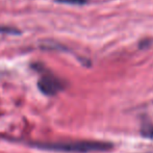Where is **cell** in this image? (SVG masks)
Returning <instances> with one entry per match:
<instances>
[{
	"label": "cell",
	"mask_w": 153,
	"mask_h": 153,
	"mask_svg": "<svg viewBox=\"0 0 153 153\" xmlns=\"http://www.w3.org/2000/svg\"><path fill=\"white\" fill-rule=\"evenodd\" d=\"M29 146L41 150L66 153L104 152L113 149V144L108 142L89 141V140H64V141H30Z\"/></svg>",
	"instance_id": "cell-1"
},
{
	"label": "cell",
	"mask_w": 153,
	"mask_h": 153,
	"mask_svg": "<svg viewBox=\"0 0 153 153\" xmlns=\"http://www.w3.org/2000/svg\"><path fill=\"white\" fill-rule=\"evenodd\" d=\"M38 89L46 96H54L65 89V82L53 73L46 71L42 73L38 81Z\"/></svg>",
	"instance_id": "cell-2"
},
{
	"label": "cell",
	"mask_w": 153,
	"mask_h": 153,
	"mask_svg": "<svg viewBox=\"0 0 153 153\" xmlns=\"http://www.w3.org/2000/svg\"><path fill=\"white\" fill-rule=\"evenodd\" d=\"M141 134L144 137L153 140V124L149 123V124H144L141 128Z\"/></svg>",
	"instance_id": "cell-3"
},
{
	"label": "cell",
	"mask_w": 153,
	"mask_h": 153,
	"mask_svg": "<svg viewBox=\"0 0 153 153\" xmlns=\"http://www.w3.org/2000/svg\"><path fill=\"white\" fill-rule=\"evenodd\" d=\"M0 33L4 34H20V30L10 26H0Z\"/></svg>",
	"instance_id": "cell-4"
},
{
	"label": "cell",
	"mask_w": 153,
	"mask_h": 153,
	"mask_svg": "<svg viewBox=\"0 0 153 153\" xmlns=\"http://www.w3.org/2000/svg\"><path fill=\"white\" fill-rule=\"evenodd\" d=\"M56 2L65 4H72V5H82V4L87 3L88 0H55Z\"/></svg>",
	"instance_id": "cell-5"
}]
</instances>
